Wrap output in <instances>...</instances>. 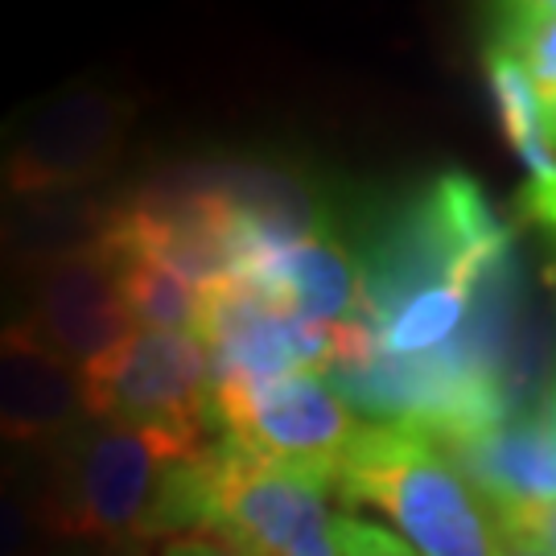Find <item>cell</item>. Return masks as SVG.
Listing matches in <instances>:
<instances>
[{"label": "cell", "instance_id": "cell-1", "mask_svg": "<svg viewBox=\"0 0 556 556\" xmlns=\"http://www.w3.org/2000/svg\"><path fill=\"white\" fill-rule=\"evenodd\" d=\"M358 264L376 351L425 358L466 334L478 301L516 264V231L470 174H438L379 223Z\"/></svg>", "mask_w": 556, "mask_h": 556}, {"label": "cell", "instance_id": "cell-2", "mask_svg": "<svg viewBox=\"0 0 556 556\" xmlns=\"http://www.w3.org/2000/svg\"><path fill=\"white\" fill-rule=\"evenodd\" d=\"M215 441V438H211ZM206 445H178L112 420H87L62 441L38 528L103 548L165 544L206 532Z\"/></svg>", "mask_w": 556, "mask_h": 556}, {"label": "cell", "instance_id": "cell-3", "mask_svg": "<svg viewBox=\"0 0 556 556\" xmlns=\"http://www.w3.org/2000/svg\"><path fill=\"white\" fill-rule=\"evenodd\" d=\"M338 498L376 507L417 556H495L498 516L438 438L371 425L338 475Z\"/></svg>", "mask_w": 556, "mask_h": 556}, {"label": "cell", "instance_id": "cell-4", "mask_svg": "<svg viewBox=\"0 0 556 556\" xmlns=\"http://www.w3.org/2000/svg\"><path fill=\"white\" fill-rule=\"evenodd\" d=\"M137 100L103 83H71L0 128V202L83 194L112 178Z\"/></svg>", "mask_w": 556, "mask_h": 556}, {"label": "cell", "instance_id": "cell-5", "mask_svg": "<svg viewBox=\"0 0 556 556\" xmlns=\"http://www.w3.org/2000/svg\"><path fill=\"white\" fill-rule=\"evenodd\" d=\"M330 495L334 478L268 462L227 433L206 450V532L260 556H342Z\"/></svg>", "mask_w": 556, "mask_h": 556}, {"label": "cell", "instance_id": "cell-6", "mask_svg": "<svg viewBox=\"0 0 556 556\" xmlns=\"http://www.w3.org/2000/svg\"><path fill=\"white\" fill-rule=\"evenodd\" d=\"M91 420L128 425L178 445L219 438L215 371L199 334L137 330L116 355L83 376Z\"/></svg>", "mask_w": 556, "mask_h": 556}, {"label": "cell", "instance_id": "cell-7", "mask_svg": "<svg viewBox=\"0 0 556 556\" xmlns=\"http://www.w3.org/2000/svg\"><path fill=\"white\" fill-rule=\"evenodd\" d=\"M219 433L243 450L334 478L355 454L367 420L358 417L321 371H293L273 379L215 383Z\"/></svg>", "mask_w": 556, "mask_h": 556}, {"label": "cell", "instance_id": "cell-8", "mask_svg": "<svg viewBox=\"0 0 556 556\" xmlns=\"http://www.w3.org/2000/svg\"><path fill=\"white\" fill-rule=\"evenodd\" d=\"M17 318L79 376L108 363L140 330L119 293L116 264L108 248L59 260L25 277V309Z\"/></svg>", "mask_w": 556, "mask_h": 556}, {"label": "cell", "instance_id": "cell-9", "mask_svg": "<svg viewBox=\"0 0 556 556\" xmlns=\"http://www.w3.org/2000/svg\"><path fill=\"white\" fill-rule=\"evenodd\" d=\"M236 280L252 285L280 309H289L305 321H318V326L367 321L363 264L330 219L298 239L256 248L243 260Z\"/></svg>", "mask_w": 556, "mask_h": 556}, {"label": "cell", "instance_id": "cell-10", "mask_svg": "<svg viewBox=\"0 0 556 556\" xmlns=\"http://www.w3.org/2000/svg\"><path fill=\"white\" fill-rule=\"evenodd\" d=\"M91 420L83 376L21 318L0 321V445H62Z\"/></svg>", "mask_w": 556, "mask_h": 556}, {"label": "cell", "instance_id": "cell-11", "mask_svg": "<svg viewBox=\"0 0 556 556\" xmlns=\"http://www.w3.org/2000/svg\"><path fill=\"white\" fill-rule=\"evenodd\" d=\"M445 450L498 519L556 503V429L544 413H516Z\"/></svg>", "mask_w": 556, "mask_h": 556}, {"label": "cell", "instance_id": "cell-12", "mask_svg": "<svg viewBox=\"0 0 556 556\" xmlns=\"http://www.w3.org/2000/svg\"><path fill=\"white\" fill-rule=\"evenodd\" d=\"M486 66V87L498 112V128L511 144V153L523 161L528 181L519 186V223L540 236V248L548 252L544 277L556 285V128L544 103H540L532 79L519 71V62L507 54L482 50Z\"/></svg>", "mask_w": 556, "mask_h": 556}, {"label": "cell", "instance_id": "cell-13", "mask_svg": "<svg viewBox=\"0 0 556 556\" xmlns=\"http://www.w3.org/2000/svg\"><path fill=\"white\" fill-rule=\"evenodd\" d=\"M116 227V199L38 194L0 202V277H34L71 256H87L108 243Z\"/></svg>", "mask_w": 556, "mask_h": 556}, {"label": "cell", "instance_id": "cell-14", "mask_svg": "<svg viewBox=\"0 0 556 556\" xmlns=\"http://www.w3.org/2000/svg\"><path fill=\"white\" fill-rule=\"evenodd\" d=\"M103 248H108V256L116 264L119 293L128 301V314H132L140 330H186V334H199L202 309H206V293H202L199 285L178 277L161 260L140 256L132 248H119L112 239Z\"/></svg>", "mask_w": 556, "mask_h": 556}, {"label": "cell", "instance_id": "cell-15", "mask_svg": "<svg viewBox=\"0 0 556 556\" xmlns=\"http://www.w3.org/2000/svg\"><path fill=\"white\" fill-rule=\"evenodd\" d=\"M482 50L507 54L532 79L556 128V0H511L486 13Z\"/></svg>", "mask_w": 556, "mask_h": 556}, {"label": "cell", "instance_id": "cell-16", "mask_svg": "<svg viewBox=\"0 0 556 556\" xmlns=\"http://www.w3.org/2000/svg\"><path fill=\"white\" fill-rule=\"evenodd\" d=\"M338 548L342 556H417L396 532H383L379 523H367L358 516L338 519Z\"/></svg>", "mask_w": 556, "mask_h": 556}, {"label": "cell", "instance_id": "cell-17", "mask_svg": "<svg viewBox=\"0 0 556 556\" xmlns=\"http://www.w3.org/2000/svg\"><path fill=\"white\" fill-rule=\"evenodd\" d=\"M34 523L38 516L21 503L13 491L0 486V556H25L29 540H34Z\"/></svg>", "mask_w": 556, "mask_h": 556}, {"label": "cell", "instance_id": "cell-18", "mask_svg": "<svg viewBox=\"0 0 556 556\" xmlns=\"http://www.w3.org/2000/svg\"><path fill=\"white\" fill-rule=\"evenodd\" d=\"M157 556H260L248 544L223 536V532H194V536L165 540L157 548Z\"/></svg>", "mask_w": 556, "mask_h": 556}, {"label": "cell", "instance_id": "cell-19", "mask_svg": "<svg viewBox=\"0 0 556 556\" xmlns=\"http://www.w3.org/2000/svg\"><path fill=\"white\" fill-rule=\"evenodd\" d=\"M498 523L516 528V532L532 536L536 544H544L548 553H556V503H548V507H536V511H519V516L498 519Z\"/></svg>", "mask_w": 556, "mask_h": 556}, {"label": "cell", "instance_id": "cell-20", "mask_svg": "<svg viewBox=\"0 0 556 556\" xmlns=\"http://www.w3.org/2000/svg\"><path fill=\"white\" fill-rule=\"evenodd\" d=\"M495 556H556V553H548L544 544H536V540L516 532V528L498 523V553Z\"/></svg>", "mask_w": 556, "mask_h": 556}, {"label": "cell", "instance_id": "cell-21", "mask_svg": "<svg viewBox=\"0 0 556 556\" xmlns=\"http://www.w3.org/2000/svg\"><path fill=\"white\" fill-rule=\"evenodd\" d=\"M103 556H157L149 544H124V548H103Z\"/></svg>", "mask_w": 556, "mask_h": 556}, {"label": "cell", "instance_id": "cell-22", "mask_svg": "<svg viewBox=\"0 0 556 556\" xmlns=\"http://www.w3.org/2000/svg\"><path fill=\"white\" fill-rule=\"evenodd\" d=\"M544 420H548V425L556 429V388L548 392V400H544Z\"/></svg>", "mask_w": 556, "mask_h": 556}, {"label": "cell", "instance_id": "cell-23", "mask_svg": "<svg viewBox=\"0 0 556 556\" xmlns=\"http://www.w3.org/2000/svg\"><path fill=\"white\" fill-rule=\"evenodd\" d=\"M0 280H4V277H0Z\"/></svg>", "mask_w": 556, "mask_h": 556}]
</instances>
